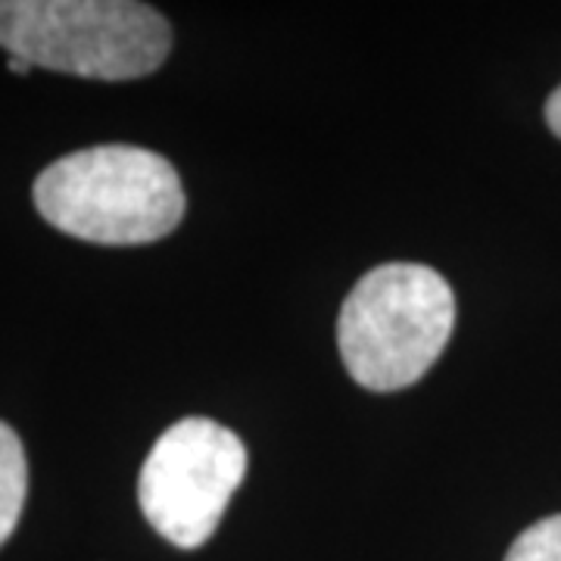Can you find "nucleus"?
<instances>
[{
    "label": "nucleus",
    "mask_w": 561,
    "mask_h": 561,
    "mask_svg": "<svg viewBox=\"0 0 561 561\" xmlns=\"http://www.w3.org/2000/svg\"><path fill=\"white\" fill-rule=\"evenodd\" d=\"M32 197L62 234L103 247L162 241L187 206L175 165L135 144H101L50 162Z\"/></svg>",
    "instance_id": "1"
},
{
    "label": "nucleus",
    "mask_w": 561,
    "mask_h": 561,
    "mask_svg": "<svg viewBox=\"0 0 561 561\" xmlns=\"http://www.w3.org/2000/svg\"><path fill=\"white\" fill-rule=\"evenodd\" d=\"M456 328V294L440 272L387 262L350 290L337 319V346L350 378L375 393L421 381Z\"/></svg>",
    "instance_id": "2"
},
{
    "label": "nucleus",
    "mask_w": 561,
    "mask_h": 561,
    "mask_svg": "<svg viewBox=\"0 0 561 561\" xmlns=\"http://www.w3.org/2000/svg\"><path fill=\"white\" fill-rule=\"evenodd\" d=\"M0 47L50 72L128 81L160 69L172 28L135 0H0Z\"/></svg>",
    "instance_id": "3"
},
{
    "label": "nucleus",
    "mask_w": 561,
    "mask_h": 561,
    "mask_svg": "<svg viewBox=\"0 0 561 561\" xmlns=\"http://www.w3.org/2000/svg\"><path fill=\"white\" fill-rule=\"evenodd\" d=\"M247 461L241 437L219 421L201 415L175 421L140 468L144 518L179 549L209 542L243 483Z\"/></svg>",
    "instance_id": "4"
},
{
    "label": "nucleus",
    "mask_w": 561,
    "mask_h": 561,
    "mask_svg": "<svg viewBox=\"0 0 561 561\" xmlns=\"http://www.w3.org/2000/svg\"><path fill=\"white\" fill-rule=\"evenodd\" d=\"M28 496V461L20 434L0 421V546L13 537Z\"/></svg>",
    "instance_id": "5"
},
{
    "label": "nucleus",
    "mask_w": 561,
    "mask_h": 561,
    "mask_svg": "<svg viewBox=\"0 0 561 561\" xmlns=\"http://www.w3.org/2000/svg\"><path fill=\"white\" fill-rule=\"evenodd\" d=\"M505 561H561V515H549L530 524L518 540L512 542Z\"/></svg>",
    "instance_id": "6"
},
{
    "label": "nucleus",
    "mask_w": 561,
    "mask_h": 561,
    "mask_svg": "<svg viewBox=\"0 0 561 561\" xmlns=\"http://www.w3.org/2000/svg\"><path fill=\"white\" fill-rule=\"evenodd\" d=\"M546 125L552 128L556 138H561V84L549 94V101H546Z\"/></svg>",
    "instance_id": "7"
},
{
    "label": "nucleus",
    "mask_w": 561,
    "mask_h": 561,
    "mask_svg": "<svg viewBox=\"0 0 561 561\" xmlns=\"http://www.w3.org/2000/svg\"><path fill=\"white\" fill-rule=\"evenodd\" d=\"M7 69H10L13 76H28L35 66H32V62H25L22 57H10V60H7Z\"/></svg>",
    "instance_id": "8"
}]
</instances>
